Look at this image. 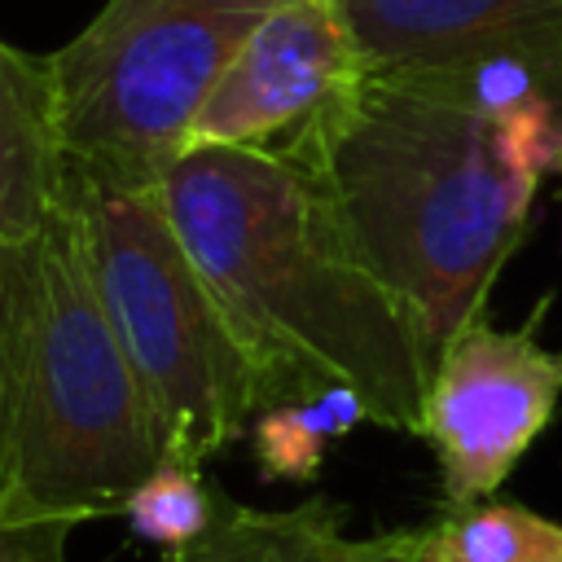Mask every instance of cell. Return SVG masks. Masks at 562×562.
<instances>
[{"label":"cell","mask_w":562,"mask_h":562,"mask_svg":"<svg viewBox=\"0 0 562 562\" xmlns=\"http://www.w3.org/2000/svg\"><path fill=\"white\" fill-rule=\"evenodd\" d=\"M263 382V408L347 386L369 422L422 435L435 356L369 272L321 180L281 154L193 145L158 180Z\"/></svg>","instance_id":"obj_2"},{"label":"cell","mask_w":562,"mask_h":562,"mask_svg":"<svg viewBox=\"0 0 562 562\" xmlns=\"http://www.w3.org/2000/svg\"><path fill=\"white\" fill-rule=\"evenodd\" d=\"M158 461L145 386L66 198L35 233L0 241V518L123 514Z\"/></svg>","instance_id":"obj_3"},{"label":"cell","mask_w":562,"mask_h":562,"mask_svg":"<svg viewBox=\"0 0 562 562\" xmlns=\"http://www.w3.org/2000/svg\"><path fill=\"white\" fill-rule=\"evenodd\" d=\"M369 70L527 61L562 75V0H338Z\"/></svg>","instance_id":"obj_8"},{"label":"cell","mask_w":562,"mask_h":562,"mask_svg":"<svg viewBox=\"0 0 562 562\" xmlns=\"http://www.w3.org/2000/svg\"><path fill=\"white\" fill-rule=\"evenodd\" d=\"M75 522L66 518H35V522H13L0 518V562H70L66 540Z\"/></svg>","instance_id":"obj_14"},{"label":"cell","mask_w":562,"mask_h":562,"mask_svg":"<svg viewBox=\"0 0 562 562\" xmlns=\"http://www.w3.org/2000/svg\"><path fill=\"white\" fill-rule=\"evenodd\" d=\"M364 70L338 0H277L211 88L184 149L228 145L294 158Z\"/></svg>","instance_id":"obj_7"},{"label":"cell","mask_w":562,"mask_h":562,"mask_svg":"<svg viewBox=\"0 0 562 562\" xmlns=\"http://www.w3.org/2000/svg\"><path fill=\"white\" fill-rule=\"evenodd\" d=\"M277 0H105L48 53L66 162L158 184L241 44Z\"/></svg>","instance_id":"obj_5"},{"label":"cell","mask_w":562,"mask_h":562,"mask_svg":"<svg viewBox=\"0 0 562 562\" xmlns=\"http://www.w3.org/2000/svg\"><path fill=\"white\" fill-rule=\"evenodd\" d=\"M553 171H558V176H562V158H558V167H553Z\"/></svg>","instance_id":"obj_15"},{"label":"cell","mask_w":562,"mask_h":562,"mask_svg":"<svg viewBox=\"0 0 562 562\" xmlns=\"http://www.w3.org/2000/svg\"><path fill=\"white\" fill-rule=\"evenodd\" d=\"M53 61L0 40V241L35 233L66 202Z\"/></svg>","instance_id":"obj_10"},{"label":"cell","mask_w":562,"mask_h":562,"mask_svg":"<svg viewBox=\"0 0 562 562\" xmlns=\"http://www.w3.org/2000/svg\"><path fill=\"white\" fill-rule=\"evenodd\" d=\"M531 325L492 329L474 316L435 360L422 439L439 461L448 509L492 496L558 408L562 351L540 347Z\"/></svg>","instance_id":"obj_6"},{"label":"cell","mask_w":562,"mask_h":562,"mask_svg":"<svg viewBox=\"0 0 562 562\" xmlns=\"http://www.w3.org/2000/svg\"><path fill=\"white\" fill-rule=\"evenodd\" d=\"M92 272L145 386L162 461L206 465L263 413L250 347L193 263L158 184L66 171Z\"/></svg>","instance_id":"obj_4"},{"label":"cell","mask_w":562,"mask_h":562,"mask_svg":"<svg viewBox=\"0 0 562 562\" xmlns=\"http://www.w3.org/2000/svg\"><path fill=\"white\" fill-rule=\"evenodd\" d=\"M422 562H562V527L505 501L443 509L417 527Z\"/></svg>","instance_id":"obj_11"},{"label":"cell","mask_w":562,"mask_h":562,"mask_svg":"<svg viewBox=\"0 0 562 562\" xmlns=\"http://www.w3.org/2000/svg\"><path fill=\"white\" fill-rule=\"evenodd\" d=\"M553 79L562 75L527 61L364 70L294 154L369 272L417 316L435 360L483 316L536 184L562 158V110L544 92Z\"/></svg>","instance_id":"obj_1"},{"label":"cell","mask_w":562,"mask_h":562,"mask_svg":"<svg viewBox=\"0 0 562 562\" xmlns=\"http://www.w3.org/2000/svg\"><path fill=\"white\" fill-rule=\"evenodd\" d=\"M162 562H422L417 527L347 536L342 509L312 496L294 509H250L220 492L211 527Z\"/></svg>","instance_id":"obj_9"},{"label":"cell","mask_w":562,"mask_h":562,"mask_svg":"<svg viewBox=\"0 0 562 562\" xmlns=\"http://www.w3.org/2000/svg\"><path fill=\"white\" fill-rule=\"evenodd\" d=\"M220 483L202 474V465H184V461H158V470L127 496L123 518L127 527L158 544L162 553L198 540L211 518H215V501H220Z\"/></svg>","instance_id":"obj_13"},{"label":"cell","mask_w":562,"mask_h":562,"mask_svg":"<svg viewBox=\"0 0 562 562\" xmlns=\"http://www.w3.org/2000/svg\"><path fill=\"white\" fill-rule=\"evenodd\" d=\"M360 422H369L364 400L347 386H329L321 395L263 408L250 422V448H255L263 479L307 483V479H316L329 443L342 439Z\"/></svg>","instance_id":"obj_12"}]
</instances>
